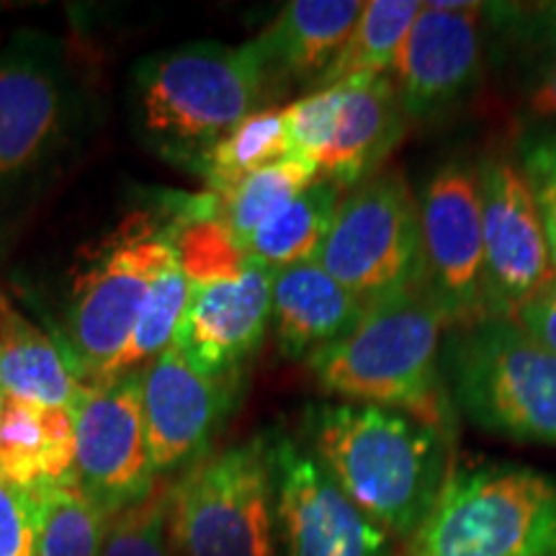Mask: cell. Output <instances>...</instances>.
Returning a JSON list of instances; mask_svg holds the SVG:
<instances>
[{
	"instance_id": "33",
	"label": "cell",
	"mask_w": 556,
	"mask_h": 556,
	"mask_svg": "<svg viewBox=\"0 0 556 556\" xmlns=\"http://www.w3.org/2000/svg\"><path fill=\"white\" fill-rule=\"evenodd\" d=\"M523 103L526 116L531 119H556V52H548L546 60L533 70Z\"/></svg>"
},
{
	"instance_id": "18",
	"label": "cell",
	"mask_w": 556,
	"mask_h": 556,
	"mask_svg": "<svg viewBox=\"0 0 556 556\" xmlns=\"http://www.w3.org/2000/svg\"><path fill=\"white\" fill-rule=\"evenodd\" d=\"M361 0H291L253 41L270 90L315 86L361 16Z\"/></svg>"
},
{
	"instance_id": "19",
	"label": "cell",
	"mask_w": 556,
	"mask_h": 556,
	"mask_svg": "<svg viewBox=\"0 0 556 556\" xmlns=\"http://www.w3.org/2000/svg\"><path fill=\"white\" fill-rule=\"evenodd\" d=\"M366 304L336 281L317 261L274 270V325L278 351L287 358H309L345 336Z\"/></svg>"
},
{
	"instance_id": "16",
	"label": "cell",
	"mask_w": 556,
	"mask_h": 556,
	"mask_svg": "<svg viewBox=\"0 0 556 556\" xmlns=\"http://www.w3.org/2000/svg\"><path fill=\"white\" fill-rule=\"evenodd\" d=\"M270 307L274 270L248 263L240 274L191 289L176 345L206 377L232 379L266 338Z\"/></svg>"
},
{
	"instance_id": "9",
	"label": "cell",
	"mask_w": 556,
	"mask_h": 556,
	"mask_svg": "<svg viewBox=\"0 0 556 556\" xmlns=\"http://www.w3.org/2000/svg\"><path fill=\"white\" fill-rule=\"evenodd\" d=\"M417 208L426 261L422 283L446 328L486 317L477 165L467 157H448L435 165L417 193Z\"/></svg>"
},
{
	"instance_id": "8",
	"label": "cell",
	"mask_w": 556,
	"mask_h": 556,
	"mask_svg": "<svg viewBox=\"0 0 556 556\" xmlns=\"http://www.w3.org/2000/svg\"><path fill=\"white\" fill-rule=\"evenodd\" d=\"M176 258L170 240L148 222L142 232H124L75 281L67 330L75 368L88 384L111 377L116 358L135 330L152 281Z\"/></svg>"
},
{
	"instance_id": "24",
	"label": "cell",
	"mask_w": 556,
	"mask_h": 556,
	"mask_svg": "<svg viewBox=\"0 0 556 556\" xmlns=\"http://www.w3.org/2000/svg\"><path fill=\"white\" fill-rule=\"evenodd\" d=\"M287 157H291L287 116H283V109L266 106L235 124L201 157L197 170L204 176L208 193L219 197L250 173L268 168V165L281 163Z\"/></svg>"
},
{
	"instance_id": "12",
	"label": "cell",
	"mask_w": 556,
	"mask_h": 556,
	"mask_svg": "<svg viewBox=\"0 0 556 556\" xmlns=\"http://www.w3.org/2000/svg\"><path fill=\"white\" fill-rule=\"evenodd\" d=\"M78 490L106 518L148 497L155 486L139 371L88 384L75 407Z\"/></svg>"
},
{
	"instance_id": "21",
	"label": "cell",
	"mask_w": 556,
	"mask_h": 556,
	"mask_svg": "<svg viewBox=\"0 0 556 556\" xmlns=\"http://www.w3.org/2000/svg\"><path fill=\"white\" fill-rule=\"evenodd\" d=\"M75 467V415L9 397L0 413V479L34 490L67 482Z\"/></svg>"
},
{
	"instance_id": "22",
	"label": "cell",
	"mask_w": 556,
	"mask_h": 556,
	"mask_svg": "<svg viewBox=\"0 0 556 556\" xmlns=\"http://www.w3.org/2000/svg\"><path fill=\"white\" fill-rule=\"evenodd\" d=\"M343 191L330 178L319 176L307 191L270 217L242 248L248 263L281 270L317 258V250L328 238Z\"/></svg>"
},
{
	"instance_id": "34",
	"label": "cell",
	"mask_w": 556,
	"mask_h": 556,
	"mask_svg": "<svg viewBox=\"0 0 556 556\" xmlns=\"http://www.w3.org/2000/svg\"><path fill=\"white\" fill-rule=\"evenodd\" d=\"M516 319L533 338H539L541 343L556 353V281L541 291L539 296H533L518 312Z\"/></svg>"
},
{
	"instance_id": "11",
	"label": "cell",
	"mask_w": 556,
	"mask_h": 556,
	"mask_svg": "<svg viewBox=\"0 0 556 556\" xmlns=\"http://www.w3.org/2000/svg\"><path fill=\"white\" fill-rule=\"evenodd\" d=\"M484 242V312L513 317L556 281L544 222L518 160L486 155L477 163Z\"/></svg>"
},
{
	"instance_id": "3",
	"label": "cell",
	"mask_w": 556,
	"mask_h": 556,
	"mask_svg": "<svg viewBox=\"0 0 556 556\" xmlns=\"http://www.w3.org/2000/svg\"><path fill=\"white\" fill-rule=\"evenodd\" d=\"M135 96L142 129L163 155L199 168L235 124L263 109L268 80L253 41H193L139 62Z\"/></svg>"
},
{
	"instance_id": "7",
	"label": "cell",
	"mask_w": 556,
	"mask_h": 556,
	"mask_svg": "<svg viewBox=\"0 0 556 556\" xmlns=\"http://www.w3.org/2000/svg\"><path fill=\"white\" fill-rule=\"evenodd\" d=\"M315 261L364 304L420 287V208L405 173L384 168L348 191Z\"/></svg>"
},
{
	"instance_id": "15",
	"label": "cell",
	"mask_w": 556,
	"mask_h": 556,
	"mask_svg": "<svg viewBox=\"0 0 556 556\" xmlns=\"http://www.w3.org/2000/svg\"><path fill=\"white\" fill-rule=\"evenodd\" d=\"M142 409L155 475L191 467L206 454L208 441L229 402V379L201 374L173 343L139 368Z\"/></svg>"
},
{
	"instance_id": "29",
	"label": "cell",
	"mask_w": 556,
	"mask_h": 556,
	"mask_svg": "<svg viewBox=\"0 0 556 556\" xmlns=\"http://www.w3.org/2000/svg\"><path fill=\"white\" fill-rule=\"evenodd\" d=\"M340 106H343V86L317 88L283 109L291 144V157L304 160L319 170L336 139Z\"/></svg>"
},
{
	"instance_id": "23",
	"label": "cell",
	"mask_w": 556,
	"mask_h": 556,
	"mask_svg": "<svg viewBox=\"0 0 556 556\" xmlns=\"http://www.w3.org/2000/svg\"><path fill=\"white\" fill-rule=\"evenodd\" d=\"M422 3L417 0H368L361 16L325 70L317 88L338 86L358 75H389Z\"/></svg>"
},
{
	"instance_id": "30",
	"label": "cell",
	"mask_w": 556,
	"mask_h": 556,
	"mask_svg": "<svg viewBox=\"0 0 556 556\" xmlns=\"http://www.w3.org/2000/svg\"><path fill=\"white\" fill-rule=\"evenodd\" d=\"M518 165L536 197L548 255H552V266L556 270V135L528 137L520 148Z\"/></svg>"
},
{
	"instance_id": "31",
	"label": "cell",
	"mask_w": 556,
	"mask_h": 556,
	"mask_svg": "<svg viewBox=\"0 0 556 556\" xmlns=\"http://www.w3.org/2000/svg\"><path fill=\"white\" fill-rule=\"evenodd\" d=\"M0 556H37V510L31 490L0 479Z\"/></svg>"
},
{
	"instance_id": "10",
	"label": "cell",
	"mask_w": 556,
	"mask_h": 556,
	"mask_svg": "<svg viewBox=\"0 0 556 556\" xmlns=\"http://www.w3.org/2000/svg\"><path fill=\"white\" fill-rule=\"evenodd\" d=\"M276 533L287 556H392V536L340 490L309 446L268 435Z\"/></svg>"
},
{
	"instance_id": "6",
	"label": "cell",
	"mask_w": 556,
	"mask_h": 556,
	"mask_svg": "<svg viewBox=\"0 0 556 556\" xmlns=\"http://www.w3.org/2000/svg\"><path fill=\"white\" fill-rule=\"evenodd\" d=\"M168 536L178 556H276L268 435L186 467L170 484Z\"/></svg>"
},
{
	"instance_id": "4",
	"label": "cell",
	"mask_w": 556,
	"mask_h": 556,
	"mask_svg": "<svg viewBox=\"0 0 556 556\" xmlns=\"http://www.w3.org/2000/svg\"><path fill=\"white\" fill-rule=\"evenodd\" d=\"M438 361L451 405L471 426L556 446V353L518 319L482 317L446 328Z\"/></svg>"
},
{
	"instance_id": "17",
	"label": "cell",
	"mask_w": 556,
	"mask_h": 556,
	"mask_svg": "<svg viewBox=\"0 0 556 556\" xmlns=\"http://www.w3.org/2000/svg\"><path fill=\"white\" fill-rule=\"evenodd\" d=\"M340 86L343 106L338 131L319 165V176L330 178L345 193L384 170L409 122L392 75H358Z\"/></svg>"
},
{
	"instance_id": "25",
	"label": "cell",
	"mask_w": 556,
	"mask_h": 556,
	"mask_svg": "<svg viewBox=\"0 0 556 556\" xmlns=\"http://www.w3.org/2000/svg\"><path fill=\"white\" fill-rule=\"evenodd\" d=\"M317 178L319 170L315 165L296 157H287L281 163L268 165V168L250 173L240 184H235L232 189L219 193V219L227 227L235 245L240 250L245 248L250 238L270 217H276L299 193L307 191Z\"/></svg>"
},
{
	"instance_id": "2",
	"label": "cell",
	"mask_w": 556,
	"mask_h": 556,
	"mask_svg": "<svg viewBox=\"0 0 556 556\" xmlns=\"http://www.w3.org/2000/svg\"><path fill=\"white\" fill-rule=\"evenodd\" d=\"M443 332L446 319L420 283L366 304L358 323L307 364L328 394L400 409L451 435L454 405L438 361Z\"/></svg>"
},
{
	"instance_id": "26",
	"label": "cell",
	"mask_w": 556,
	"mask_h": 556,
	"mask_svg": "<svg viewBox=\"0 0 556 556\" xmlns=\"http://www.w3.org/2000/svg\"><path fill=\"white\" fill-rule=\"evenodd\" d=\"M37 510V556H101L109 518L83 495L75 479L31 490Z\"/></svg>"
},
{
	"instance_id": "13",
	"label": "cell",
	"mask_w": 556,
	"mask_h": 556,
	"mask_svg": "<svg viewBox=\"0 0 556 556\" xmlns=\"http://www.w3.org/2000/svg\"><path fill=\"white\" fill-rule=\"evenodd\" d=\"M70 70L60 39L24 29L0 50V191L60 142L70 114Z\"/></svg>"
},
{
	"instance_id": "14",
	"label": "cell",
	"mask_w": 556,
	"mask_h": 556,
	"mask_svg": "<svg viewBox=\"0 0 556 556\" xmlns=\"http://www.w3.org/2000/svg\"><path fill=\"white\" fill-rule=\"evenodd\" d=\"M486 3H422L392 67L407 122L446 114L475 88L484 58Z\"/></svg>"
},
{
	"instance_id": "1",
	"label": "cell",
	"mask_w": 556,
	"mask_h": 556,
	"mask_svg": "<svg viewBox=\"0 0 556 556\" xmlns=\"http://www.w3.org/2000/svg\"><path fill=\"white\" fill-rule=\"evenodd\" d=\"M307 430L312 454L374 523L402 541L420 531L451 471V435L361 402L317 405Z\"/></svg>"
},
{
	"instance_id": "20",
	"label": "cell",
	"mask_w": 556,
	"mask_h": 556,
	"mask_svg": "<svg viewBox=\"0 0 556 556\" xmlns=\"http://www.w3.org/2000/svg\"><path fill=\"white\" fill-rule=\"evenodd\" d=\"M0 387L13 400L73 409L86 397L88 381L58 343L21 312L0 289Z\"/></svg>"
},
{
	"instance_id": "35",
	"label": "cell",
	"mask_w": 556,
	"mask_h": 556,
	"mask_svg": "<svg viewBox=\"0 0 556 556\" xmlns=\"http://www.w3.org/2000/svg\"><path fill=\"white\" fill-rule=\"evenodd\" d=\"M5 400H9V394L3 392V387H0V413H3V407H5Z\"/></svg>"
},
{
	"instance_id": "32",
	"label": "cell",
	"mask_w": 556,
	"mask_h": 556,
	"mask_svg": "<svg viewBox=\"0 0 556 556\" xmlns=\"http://www.w3.org/2000/svg\"><path fill=\"white\" fill-rule=\"evenodd\" d=\"M486 16L497 18L510 31H518L541 52H556V0L548 3H486Z\"/></svg>"
},
{
	"instance_id": "5",
	"label": "cell",
	"mask_w": 556,
	"mask_h": 556,
	"mask_svg": "<svg viewBox=\"0 0 556 556\" xmlns=\"http://www.w3.org/2000/svg\"><path fill=\"white\" fill-rule=\"evenodd\" d=\"M409 556H556V479L518 464L451 469Z\"/></svg>"
},
{
	"instance_id": "28",
	"label": "cell",
	"mask_w": 556,
	"mask_h": 556,
	"mask_svg": "<svg viewBox=\"0 0 556 556\" xmlns=\"http://www.w3.org/2000/svg\"><path fill=\"white\" fill-rule=\"evenodd\" d=\"M170 484H155L148 497L109 518L101 556H176L168 536Z\"/></svg>"
},
{
	"instance_id": "27",
	"label": "cell",
	"mask_w": 556,
	"mask_h": 556,
	"mask_svg": "<svg viewBox=\"0 0 556 556\" xmlns=\"http://www.w3.org/2000/svg\"><path fill=\"white\" fill-rule=\"evenodd\" d=\"M191 281L180 268L178 255L165 266L152 281V289L144 302L142 315H139L135 330L124 345V351L116 358L111 377H122V374L139 371L148 366L152 358L160 356L163 351L176 343L180 325H184L186 312L191 304Z\"/></svg>"
}]
</instances>
